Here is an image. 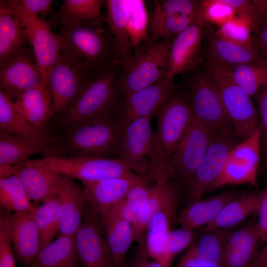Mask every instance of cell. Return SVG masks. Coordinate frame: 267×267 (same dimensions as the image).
Returning <instances> with one entry per match:
<instances>
[{
  "instance_id": "4316f807",
  "label": "cell",
  "mask_w": 267,
  "mask_h": 267,
  "mask_svg": "<svg viewBox=\"0 0 267 267\" xmlns=\"http://www.w3.org/2000/svg\"><path fill=\"white\" fill-rule=\"evenodd\" d=\"M14 102L18 111L36 130H45L55 116L51 96L46 85L24 91Z\"/></svg>"
},
{
  "instance_id": "9c48e42d",
  "label": "cell",
  "mask_w": 267,
  "mask_h": 267,
  "mask_svg": "<svg viewBox=\"0 0 267 267\" xmlns=\"http://www.w3.org/2000/svg\"><path fill=\"white\" fill-rule=\"evenodd\" d=\"M240 139L232 127L217 130L205 156L186 188L190 202L214 190L229 153Z\"/></svg>"
},
{
  "instance_id": "52a82bcc",
  "label": "cell",
  "mask_w": 267,
  "mask_h": 267,
  "mask_svg": "<svg viewBox=\"0 0 267 267\" xmlns=\"http://www.w3.org/2000/svg\"><path fill=\"white\" fill-rule=\"evenodd\" d=\"M8 7L23 27L33 49L44 83L59 58L62 43L59 33H54L50 23L26 10L19 0H5Z\"/></svg>"
},
{
  "instance_id": "f5cc1de1",
  "label": "cell",
  "mask_w": 267,
  "mask_h": 267,
  "mask_svg": "<svg viewBox=\"0 0 267 267\" xmlns=\"http://www.w3.org/2000/svg\"><path fill=\"white\" fill-rule=\"evenodd\" d=\"M253 36L254 46L262 56L267 60V18L259 31Z\"/></svg>"
},
{
  "instance_id": "816d5d0a",
  "label": "cell",
  "mask_w": 267,
  "mask_h": 267,
  "mask_svg": "<svg viewBox=\"0 0 267 267\" xmlns=\"http://www.w3.org/2000/svg\"><path fill=\"white\" fill-rule=\"evenodd\" d=\"M19 1L26 10L37 15L50 10L54 2L52 0H20Z\"/></svg>"
},
{
  "instance_id": "7c38bea8",
  "label": "cell",
  "mask_w": 267,
  "mask_h": 267,
  "mask_svg": "<svg viewBox=\"0 0 267 267\" xmlns=\"http://www.w3.org/2000/svg\"><path fill=\"white\" fill-rule=\"evenodd\" d=\"M151 117L134 120L120 129L119 158L145 179H151L150 155L154 133Z\"/></svg>"
},
{
  "instance_id": "60d3db41",
  "label": "cell",
  "mask_w": 267,
  "mask_h": 267,
  "mask_svg": "<svg viewBox=\"0 0 267 267\" xmlns=\"http://www.w3.org/2000/svg\"><path fill=\"white\" fill-rule=\"evenodd\" d=\"M249 26L253 36L267 18V0H222Z\"/></svg>"
},
{
  "instance_id": "c3c4849f",
  "label": "cell",
  "mask_w": 267,
  "mask_h": 267,
  "mask_svg": "<svg viewBox=\"0 0 267 267\" xmlns=\"http://www.w3.org/2000/svg\"><path fill=\"white\" fill-rule=\"evenodd\" d=\"M254 97L257 104L262 135L263 137V159L266 162H267V85L263 87Z\"/></svg>"
},
{
  "instance_id": "ba28073f",
  "label": "cell",
  "mask_w": 267,
  "mask_h": 267,
  "mask_svg": "<svg viewBox=\"0 0 267 267\" xmlns=\"http://www.w3.org/2000/svg\"><path fill=\"white\" fill-rule=\"evenodd\" d=\"M217 131L193 116L184 137L169 161L167 175L170 180L174 179L187 188Z\"/></svg>"
},
{
  "instance_id": "b9f144b4",
  "label": "cell",
  "mask_w": 267,
  "mask_h": 267,
  "mask_svg": "<svg viewBox=\"0 0 267 267\" xmlns=\"http://www.w3.org/2000/svg\"><path fill=\"white\" fill-rule=\"evenodd\" d=\"M193 231L180 227L171 229L164 238L160 247L158 261L170 267L175 257L192 241Z\"/></svg>"
},
{
  "instance_id": "f6af8a7d",
  "label": "cell",
  "mask_w": 267,
  "mask_h": 267,
  "mask_svg": "<svg viewBox=\"0 0 267 267\" xmlns=\"http://www.w3.org/2000/svg\"><path fill=\"white\" fill-rule=\"evenodd\" d=\"M202 18L218 26L234 17L235 13L222 0H202Z\"/></svg>"
},
{
  "instance_id": "1f68e13d",
  "label": "cell",
  "mask_w": 267,
  "mask_h": 267,
  "mask_svg": "<svg viewBox=\"0 0 267 267\" xmlns=\"http://www.w3.org/2000/svg\"><path fill=\"white\" fill-rule=\"evenodd\" d=\"M23 26L7 5L0 1V65L26 48Z\"/></svg>"
},
{
  "instance_id": "836d02e7",
  "label": "cell",
  "mask_w": 267,
  "mask_h": 267,
  "mask_svg": "<svg viewBox=\"0 0 267 267\" xmlns=\"http://www.w3.org/2000/svg\"><path fill=\"white\" fill-rule=\"evenodd\" d=\"M102 0H64L55 14L54 23L59 29L101 18Z\"/></svg>"
},
{
  "instance_id": "74e56055",
  "label": "cell",
  "mask_w": 267,
  "mask_h": 267,
  "mask_svg": "<svg viewBox=\"0 0 267 267\" xmlns=\"http://www.w3.org/2000/svg\"><path fill=\"white\" fill-rule=\"evenodd\" d=\"M34 215L40 234L41 251L53 241L59 232L61 211L57 197L36 206Z\"/></svg>"
},
{
  "instance_id": "277c9868",
  "label": "cell",
  "mask_w": 267,
  "mask_h": 267,
  "mask_svg": "<svg viewBox=\"0 0 267 267\" xmlns=\"http://www.w3.org/2000/svg\"><path fill=\"white\" fill-rule=\"evenodd\" d=\"M174 39L140 41L134 47L131 62L120 68L116 88L121 97L143 89L166 78Z\"/></svg>"
},
{
  "instance_id": "f1b7e54d",
  "label": "cell",
  "mask_w": 267,
  "mask_h": 267,
  "mask_svg": "<svg viewBox=\"0 0 267 267\" xmlns=\"http://www.w3.org/2000/svg\"><path fill=\"white\" fill-rule=\"evenodd\" d=\"M57 197L61 211L59 235L75 236L84 220L86 201L83 190L73 178L67 177Z\"/></svg>"
},
{
  "instance_id": "7a4b0ae2",
  "label": "cell",
  "mask_w": 267,
  "mask_h": 267,
  "mask_svg": "<svg viewBox=\"0 0 267 267\" xmlns=\"http://www.w3.org/2000/svg\"><path fill=\"white\" fill-rule=\"evenodd\" d=\"M156 115L157 126L150 155L151 179L155 182L169 179L167 175L169 161L193 119L187 94L175 89Z\"/></svg>"
},
{
  "instance_id": "681fc988",
  "label": "cell",
  "mask_w": 267,
  "mask_h": 267,
  "mask_svg": "<svg viewBox=\"0 0 267 267\" xmlns=\"http://www.w3.org/2000/svg\"><path fill=\"white\" fill-rule=\"evenodd\" d=\"M257 225L261 244L267 242V187L262 192L260 207L258 212Z\"/></svg>"
},
{
  "instance_id": "f35d334b",
  "label": "cell",
  "mask_w": 267,
  "mask_h": 267,
  "mask_svg": "<svg viewBox=\"0 0 267 267\" xmlns=\"http://www.w3.org/2000/svg\"><path fill=\"white\" fill-rule=\"evenodd\" d=\"M0 204L14 213L29 211L36 206L31 202L24 187L14 174L0 178Z\"/></svg>"
},
{
  "instance_id": "cb8c5ba5",
  "label": "cell",
  "mask_w": 267,
  "mask_h": 267,
  "mask_svg": "<svg viewBox=\"0 0 267 267\" xmlns=\"http://www.w3.org/2000/svg\"><path fill=\"white\" fill-rule=\"evenodd\" d=\"M207 64L228 70L265 60L255 46L238 44L225 40L216 32L208 34Z\"/></svg>"
},
{
  "instance_id": "4dcf8cb0",
  "label": "cell",
  "mask_w": 267,
  "mask_h": 267,
  "mask_svg": "<svg viewBox=\"0 0 267 267\" xmlns=\"http://www.w3.org/2000/svg\"><path fill=\"white\" fill-rule=\"evenodd\" d=\"M24 267H81L75 236L59 235Z\"/></svg>"
},
{
  "instance_id": "7bdbcfd3",
  "label": "cell",
  "mask_w": 267,
  "mask_h": 267,
  "mask_svg": "<svg viewBox=\"0 0 267 267\" xmlns=\"http://www.w3.org/2000/svg\"><path fill=\"white\" fill-rule=\"evenodd\" d=\"M154 8L151 12L152 13L194 17L204 25L202 18V0H154Z\"/></svg>"
},
{
  "instance_id": "f907efd6",
  "label": "cell",
  "mask_w": 267,
  "mask_h": 267,
  "mask_svg": "<svg viewBox=\"0 0 267 267\" xmlns=\"http://www.w3.org/2000/svg\"><path fill=\"white\" fill-rule=\"evenodd\" d=\"M127 267H166L149 257L146 250L139 249Z\"/></svg>"
},
{
  "instance_id": "5b68a950",
  "label": "cell",
  "mask_w": 267,
  "mask_h": 267,
  "mask_svg": "<svg viewBox=\"0 0 267 267\" xmlns=\"http://www.w3.org/2000/svg\"><path fill=\"white\" fill-rule=\"evenodd\" d=\"M207 72L216 83L225 112L238 137L244 140L260 128L258 110L252 98L234 81L230 71L206 64Z\"/></svg>"
},
{
  "instance_id": "db71d44e",
  "label": "cell",
  "mask_w": 267,
  "mask_h": 267,
  "mask_svg": "<svg viewBox=\"0 0 267 267\" xmlns=\"http://www.w3.org/2000/svg\"><path fill=\"white\" fill-rule=\"evenodd\" d=\"M178 267H222L199 260L190 248L180 260Z\"/></svg>"
},
{
  "instance_id": "6da1fadb",
  "label": "cell",
  "mask_w": 267,
  "mask_h": 267,
  "mask_svg": "<svg viewBox=\"0 0 267 267\" xmlns=\"http://www.w3.org/2000/svg\"><path fill=\"white\" fill-rule=\"evenodd\" d=\"M61 51L81 63L91 76L120 64L113 35L103 16L59 29Z\"/></svg>"
},
{
  "instance_id": "d6a6232c",
  "label": "cell",
  "mask_w": 267,
  "mask_h": 267,
  "mask_svg": "<svg viewBox=\"0 0 267 267\" xmlns=\"http://www.w3.org/2000/svg\"><path fill=\"white\" fill-rule=\"evenodd\" d=\"M262 192L240 194L228 202L216 218L203 228L230 229L258 213Z\"/></svg>"
},
{
  "instance_id": "ab89813d",
  "label": "cell",
  "mask_w": 267,
  "mask_h": 267,
  "mask_svg": "<svg viewBox=\"0 0 267 267\" xmlns=\"http://www.w3.org/2000/svg\"><path fill=\"white\" fill-rule=\"evenodd\" d=\"M229 71L235 82L251 96L267 85V59L240 65Z\"/></svg>"
},
{
  "instance_id": "8fae6325",
  "label": "cell",
  "mask_w": 267,
  "mask_h": 267,
  "mask_svg": "<svg viewBox=\"0 0 267 267\" xmlns=\"http://www.w3.org/2000/svg\"><path fill=\"white\" fill-rule=\"evenodd\" d=\"M91 77L81 63L61 51L46 81L55 115L63 114Z\"/></svg>"
},
{
  "instance_id": "ac0fdd59",
  "label": "cell",
  "mask_w": 267,
  "mask_h": 267,
  "mask_svg": "<svg viewBox=\"0 0 267 267\" xmlns=\"http://www.w3.org/2000/svg\"><path fill=\"white\" fill-rule=\"evenodd\" d=\"M43 85L45 84L32 47L0 65V89L13 101L24 91Z\"/></svg>"
},
{
  "instance_id": "8992f818",
  "label": "cell",
  "mask_w": 267,
  "mask_h": 267,
  "mask_svg": "<svg viewBox=\"0 0 267 267\" xmlns=\"http://www.w3.org/2000/svg\"><path fill=\"white\" fill-rule=\"evenodd\" d=\"M68 129L64 143L75 156L119 158L120 129L115 119L100 118Z\"/></svg>"
},
{
  "instance_id": "d590c367",
  "label": "cell",
  "mask_w": 267,
  "mask_h": 267,
  "mask_svg": "<svg viewBox=\"0 0 267 267\" xmlns=\"http://www.w3.org/2000/svg\"><path fill=\"white\" fill-rule=\"evenodd\" d=\"M0 132L38 138L50 136L45 130L34 128L17 109L13 99L0 89Z\"/></svg>"
},
{
  "instance_id": "11a10c76",
  "label": "cell",
  "mask_w": 267,
  "mask_h": 267,
  "mask_svg": "<svg viewBox=\"0 0 267 267\" xmlns=\"http://www.w3.org/2000/svg\"><path fill=\"white\" fill-rule=\"evenodd\" d=\"M251 267H267V244L258 250Z\"/></svg>"
},
{
  "instance_id": "ee69618b",
  "label": "cell",
  "mask_w": 267,
  "mask_h": 267,
  "mask_svg": "<svg viewBox=\"0 0 267 267\" xmlns=\"http://www.w3.org/2000/svg\"><path fill=\"white\" fill-rule=\"evenodd\" d=\"M216 32L231 42L245 46H254V38L249 26L237 16L219 25Z\"/></svg>"
},
{
  "instance_id": "9a60e30c",
  "label": "cell",
  "mask_w": 267,
  "mask_h": 267,
  "mask_svg": "<svg viewBox=\"0 0 267 267\" xmlns=\"http://www.w3.org/2000/svg\"><path fill=\"white\" fill-rule=\"evenodd\" d=\"M175 89L174 81L165 78L121 97L115 118L119 129L134 120L156 115Z\"/></svg>"
},
{
  "instance_id": "603a6c76",
  "label": "cell",
  "mask_w": 267,
  "mask_h": 267,
  "mask_svg": "<svg viewBox=\"0 0 267 267\" xmlns=\"http://www.w3.org/2000/svg\"><path fill=\"white\" fill-rule=\"evenodd\" d=\"M261 244L256 219L231 231L223 252L222 267H251Z\"/></svg>"
},
{
  "instance_id": "d6986e66",
  "label": "cell",
  "mask_w": 267,
  "mask_h": 267,
  "mask_svg": "<svg viewBox=\"0 0 267 267\" xmlns=\"http://www.w3.org/2000/svg\"><path fill=\"white\" fill-rule=\"evenodd\" d=\"M65 149L57 137L38 138L0 132V166L15 165L35 154L61 156Z\"/></svg>"
},
{
  "instance_id": "7dc6e473",
  "label": "cell",
  "mask_w": 267,
  "mask_h": 267,
  "mask_svg": "<svg viewBox=\"0 0 267 267\" xmlns=\"http://www.w3.org/2000/svg\"><path fill=\"white\" fill-rule=\"evenodd\" d=\"M8 227L3 217L0 219V267H16Z\"/></svg>"
},
{
  "instance_id": "8d00e7d4",
  "label": "cell",
  "mask_w": 267,
  "mask_h": 267,
  "mask_svg": "<svg viewBox=\"0 0 267 267\" xmlns=\"http://www.w3.org/2000/svg\"><path fill=\"white\" fill-rule=\"evenodd\" d=\"M193 24H203L194 17L150 13L148 16L146 37L152 42L174 39Z\"/></svg>"
},
{
  "instance_id": "7402d4cb",
  "label": "cell",
  "mask_w": 267,
  "mask_h": 267,
  "mask_svg": "<svg viewBox=\"0 0 267 267\" xmlns=\"http://www.w3.org/2000/svg\"><path fill=\"white\" fill-rule=\"evenodd\" d=\"M4 216L16 261L25 266L31 264L40 251V238L34 210Z\"/></svg>"
},
{
  "instance_id": "484cf974",
  "label": "cell",
  "mask_w": 267,
  "mask_h": 267,
  "mask_svg": "<svg viewBox=\"0 0 267 267\" xmlns=\"http://www.w3.org/2000/svg\"><path fill=\"white\" fill-rule=\"evenodd\" d=\"M240 194L224 192L190 202L177 217L180 227L193 231L212 222L228 202Z\"/></svg>"
},
{
  "instance_id": "83f0119b",
  "label": "cell",
  "mask_w": 267,
  "mask_h": 267,
  "mask_svg": "<svg viewBox=\"0 0 267 267\" xmlns=\"http://www.w3.org/2000/svg\"><path fill=\"white\" fill-rule=\"evenodd\" d=\"M178 194L175 185L169 190L154 214L149 225L146 239L149 257L158 261L161 244L177 218Z\"/></svg>"
},
{
  "instance_id": "5bb4252c",
  "label": "cell",
  "mask_w": 267,
  "mask_h": 267,
  "mask_svg": "<svg viewBox=\"0 0 267 267\" xmlns=\"http://www.w3.org/2000/svg\"><path fill=\"white\" fill-rule=\"evenodd\" d=\"M261 136L260 127L232 149L214 189L227 184L257 185Z\"/></svg>"
},
{
  "instance_id": "44dd1931",
  "label": "cell",
  "mask_w": 267,
  "mask_h": 267,
  "mask_svg": "<svg viewBox=\"0 0 267 267\" xmlns=\"http://www.w3.org/2000/svg\"><path fill=\"white\" fill-rule=\"evenodd\" d=\"M141 178L133 173L83 184L85 201L96 211L102 227L112 209L125 198L131 187Z\"/></svg>"
},
{
  "instance_id": "9f6ffc18",
  "label": "cell",
  "mask_w": 267,
  "mask_h": 267,
  "mask_svg": "<svg viewBox=\"0 0 267 267\" xmlns=\"http://www.w3.org/2000/svg\"><path fill=\"white\" fill-rule=\"evenodd\" d=\"M267 168V162H266L265 163V164H264V166H263V170H265L266 168Z\"/></svg>"
},
{
  "instance_id": "f546056e",
  "label": "cell",
  "mask_w": 267,
  "mask_h": 267,
  "mask_svg": "<svg viewBox=\"0 0 267 267\" xmlns=\"http://www.w3.org/2000/svg\"><path fill=\"white\" fill-rule=\"evenodd\" d=\"M102 227L105 239L115 267H127L126 256L134 242L131 224L120 215L115 205Z\"/></svg>"
},
{
  "instance_id": "d4e9b609",
  "label": "cell",
  "mask_w": 267,
  "mask_h": 267,
  "mask_svg": "<svg viewBox=\"0 0 267 267\" xmlns=\"http://www.w3.org/2000/svg\"><path fill=\"white\" fill-rule=\"evenodd\" d=\"M104 4L106 12L103 19L114 38L122 68L131 62L133 56L130 35L133 0H104Z\"/></svg>"
},
{
  "instance_id": "4fadbf2b",
  "label": "cell",
  "mask_w": 267,
  "mask_h": 267,
  "mask_svg": "<svg viewBox=\"0 0 267 267\" xmlns=\"http://www.w3.org/2000/svg\"><path fill=\"white\" fill-rule=\"evenodd\" d=\"M188 87L187 95L196 119L217 130L232 127L218 88L207 72L205 75L194 74Z\"/></svg>"
},
{
  "instance_id": "30bf717a",
  "label": "cell",
  "mask_w": 267,
  "mask_h": 267,
  "mask_svg": "<svg viewBox=\"0 0 267 267\" xmlns=\"http://www.w3.org/2000/svg\"><path fill=\"white\" fill-rule=\"evenodd\" d=\"M42 159L52 170L83 184L133 173L120 158L51 156Z\"/></svg>"
},
{
  "instance_id": "e0dca14e",
  "label": "cell",
  "mask_w": 267,
  "mask_h": 267,
  "mask_svg": "<svg viewBox=\"0 0 267 267\" xmlns=\"http://www.w3.org/2000/svg\"><path fill=\"white\" fill-rule=\"evenodd\" d=\"M15 175L35 204L57 196L67 177L52 170L42 158L27 159L13 165Z\"/></svg>"
},
{
  "instance_id": "e575fe53",
  "label": "cell",
  "mask_w": 267,
  "mask_h": 267,
  "mask_svg": "<svg viewBox=\"0 0 267 267\" xmlns=\"http://www.w3.org/2000/svg\"><path fill=\"white\" fill-rule=\"evenodd\" d=\"M231 231L230 229L202 228L193 238L190 248L199 260L221 266L223 252Z\"/></svg>"
},
{
  "instance_id": "2e32d148",
  "label": "cell",
  "mask_w": 267,
  "mask_h": 267,
  "mask_svg": "<svg viewBox=\"0 0 267 267\" xmlns=\"http://www.w3.org/2000/svg\"><path fill=\"white\" fill-rule=\"evenodd\" d=\"M96 211L85 202L83 223L75 235L81 267H115Z\"/></svg>"
},
{
  "instance_id": "ffe728a7",
  "label": "cell",
  "mask_w": 267,
  "mask_h": 267,
  "mask_svg": "<svg viewBox=\"0 0 267 267\" xmlns=\"http://www.w3.org/2000/svg\"><path fill=\"white\" fill-rule=\"evenodd\" d=\"M204 26L192 24L174 38L169 51L166 79L174 81L178 75L197 68L203 57Z\"/></svg>"
},
{
  "instance_id": "3957f363",
  "label": "cell",
  "mask_w": 267,
  "mask_h": 267,
  "mask_svg": "<svg viewBox=\"0 0 267 267\" xmlns=\"http://www.w3.org/2000/svg\"><path fill=\"white\" fill-rule=\"evenodd\" d=\"M120 64L90 78L62 115L68 128L103 118L115 119L121 96L116 88Z\"/></svg>"
},
{
  "instance_id": "bcb514c9",
  "label": "cell",
  "mask_w": 267,
  "mask_h": 267,
  "mask_svg": "<svg viewBox=\"0 0 267 267\" xmlns=\"http://www.w3.org/2000/svg\"><path fill=\"white\" fill-rule=\"evenodd\" d=\"M147 181L141 178L131 187L125 198L129 207L135 214L142 210L148 203L151 186L148 185Z\"/></svg>"
}]
</instances>
